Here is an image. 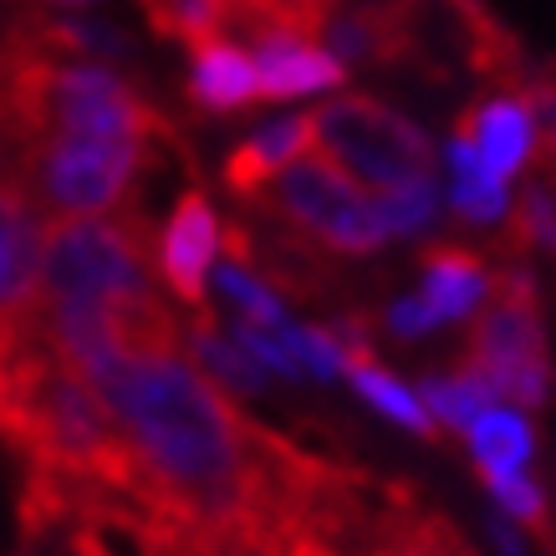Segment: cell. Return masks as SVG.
<instances>
[{
  "label": "cell",
  "instance_id": "9",
  "mask_svg": "<svg viewBox=\"0 0 556 556\" xmlns=\"http://www.w3.org/2000/svg\"><path fill=\"white\" fill-rule=\"evenodd\" d=\"M455 134H465L480 153V164H485L501 185L516 179V174L536 159V118H531V108L521 98H510V92H495V98H480L475 108H465L455 123Z\"/></svg>",
  "mask_w": 556,
  "mask_h": 556
},
{
  "label": "cell",
  "instance_id": "21",
  "mask_svg": "<svg viewBox=\"0 0 556 556\" xmlns=\"http://www.w3.org/2000/svg\"><path fill=\"white\" fill-rule=\"evenodd\" d=\"M485 490L501 501L506 521L526 526L531 536H541L546 546H556V526H552V506H546V490L531 480V475H485Z\"/></svg>",
  "mask_w": 556,
  "mask_h": 556
},
{
  "label": "cell",
  "instance_id": "4",
  "mask_svg": "<svg viewBox=\"0 0 556 556\" xmlns=\"http://www.w3.org/2000/svg\"><path fill=\"white\" fill-rule=\"evenodd\" d=\"M159 149L164 143H138V138H31L16 149V179L31 189L36 210L47 219L113 215L128 204Z\"/></svg>",
  "mask_w": 556,
  "mask_h": 556
},
{
  "label": "cell",
  "instance_id": "16",
  "mask_svg": "<svg viewBox=\"0 0 556 556\" xmlns=\"http://www.w3.org/2000/svg\"><path fill=\"white\" fill-rule=\"evenodd\" d=\"M470 439V455H475V470L480 480L485 475H521L536 455V434H531V424L516 414V408H485L480 419L465 429Z\"/></svg>",
  "mask_w": 556,
  "mask_h": 556
},
{
  "label": "cell",
  "instance_id": "17",
  "mask_svg": "<svg viewBox=\"0 0 556 556\" xmlns=\"http://www.w3.org/2000/svg\"><path fill=\"white\" fill-rule=\"evenodd\" d=\"M450 174H455L450 204H455L459 219H470V225H495V219H506V210H510L506 185L480 164V153H475V143L465 134L450 138Z\"/></svg>",
  "mask_w": 556,
  "mask_h": 556
},
{
  "label": "cell",
  "instance_id": "18",
  "mask_svg": "<svg viewBox=\"0 0 556 556\" xmlns=\"http://www.w3.org/2000/svg\"><path fill=\"white\" fill-rule=\"evenodd\" d=\"M189 348H194V357H204L210 378H215L225 393H245V399H251V393H266V368H261L236 338L219 332L215 312H194V321H189Z\"/></svg>",
  "mask_w": 556,
  "mask_h": 556
},
{
  "label": "cell",
  "instance_id": "3",
  "mask_svg": "<svg viewBox=\"0 0 556 556\" xmlns=\"http://www.w3.org/2000/svg\"><path fill=\"white\" fill-rule=\"evenodd\" d=\"M306 128H312V153L327 159L338 174H348L372 200L434 185V143H429V134L414 128L404 113H393L388 102L342 92V98L312 108Z\"/></svg>",
  "mask_w": 556,
  "mask_h": 556
},
{
  "label": "cell",
  "instance_id": "24",
  "mask_svg": "<svg viewBox=\"0 0 556 556\" xmlns=\"http://www.w3.org/2000/svg\"><path fill=\"white\" fill-rule=\"evenodd\" d=\"M378 204V219H383V230L388 240L393 236H414V230H424L429 219H434V185H424V189H399V194H383V200H372Z\"/></svg>",
  "mask_w": 556,
  "mask_h": 556
},
{
  "label": "cell",
  "instance_id": "10",
  "mask_svg": "<svg viewBox=\"0 0 556 556\" xmlns=\"http://www.w3.org/2000/svg\"><path fill=\"white\" fill-rule=\"evenodd\" d=\"M332 56L353 62H408L419 51V0H372L353 16L332 21Z\"/></svg>",
  "mask_w": 556,
  "mask_h": 556
},
{
  "label": "cell",
  "instance_id": "15",
  "mask_svg": "<svg viewBox=\"0 0 556 556\" xmlns=\"http://www.w3.org/2000/svg\"><path fill=\"white\" fill-rule=\"evenodd\" d=\"M342 372L353 378V388L368 399L383 419H393V424H404V429H414L419 439H439V429H434V419L424 414V404H419V393L414 388H404L393 372L372 357V348H342Z\"/></svg>",
  "mask_w": 556,
  "mask_h": 556
},
{
  "label": "cell",
  "instance_id": "22",
  "mask_svg": "<svg viewBox=\"0 0 556 556\" xmlns=\"http://www.w3.org/2000/svg\"><path fill=\"white\" fill-rule=\"evenodd\" d=\"M531 245L556 255V194L541 185L526 189L510 215V251H531Z\"/></svg>",
  "mask_w": 556,
  "mask_h": 556
},
{
  "label": "cell",
  "instance_id": "25",
  "mask_svg": "<svg viewBox=\"0 0 556 556\" xmlns=\"http://www.w3.org/2000/svg\"><path fill=\"white\" fill-rule=\"evenodd\" d=\"M388 327H393V338L414 342V338H429L439 321L429 317V312H424L419 296H408V302H393V306H388Z\"/></svg>",
  "mask_w": 556,
  "mask_h": 556
},
{
  "label": "cell",
  "instance_id": "8",
  "mask_svg": "<svg viewBox=\"0 0 556 556\" xmlns=\"http://www.w3.org/2000/svg\"><path fill=\"white\" fill-rule=\"evenodd\" d=\"M219 251V215L204 200V189H185L174 204L169 225L159 236V276L164 287L185 306L204 312V291H210V261Z\"/></svg>",
  "mask_w": 556,
  "mask_h": 556
},
{
  "label": "cell",
  "instance_id": "27",
  "mask_svg": "<svg viewBox=\"0 0 556 556\" xmlns=\"http://www.w3.org/2000/svg\"><path fill=\"white\" fill-rule=\"evenodd\" d=\"M291 5H302L306 16H317V21H327V11L338 5V0H291Z\"/></svg>",
  "mask_w": 556,
  "mask_h": 556
},
{
  "label": "cell",
  "instance_id": "14",
  "mask_svg": "<svg viewBox=\"0 0 556 556\" xmlns=\"http://www.w3.org/2000/svg\"><path fill=\"white\" fill-rule=\"evenodd\" d=\"M189 98L210 108V113H236L245 102H255V62L240 41H204L194 47L189 62Z\"/></svg>",
  "mask_w": 556,
  "mask_h": 556
},
{
  "label": "cell",
  "instance_id": "26",
  "mask_svg": "<svg viewBox=\"0 0 556 556\" xmlns=\"http://www.w3.org/2000/svg\"><path fill=\"white\" fill-rule=\"evenodd\" d=\"M490 541H495L506 556H526V541H521V531H516L510 521H490Z\"/></svg>",
  "mask_w": 556,
  "mask_h": 556
},
{
  "label": "cell",
  "instance_id": "19",
  "mask_svg": "<svg viewBox=\"0 0 556 556\" xmlns=\"http://www.w3.org/2000/svg\"><path fill=\"white\" fill-rule=\"evenodd\" d=\"M419 404L424 414L434 419V429H455V434H465L485 408H495V393H490L475 372H429L419 383Z\"/></svg>",
  "mask_w": 556,
  "mask_h": 556
},
{
  "label": "cell",
  "instance_id": "28",
  "mask_svg": "<svg viewBox=\"0 0 556 556\" xmlns=\"http://www.w3.org/2000/svg\"><path fill=\"white\" fill-rule=\"evenodd\" d=\"M67 5H83V0H67Z\"/></svg>",
  "mask_w": 556,
  "mask_h": 556
},
{
  "label": "cell",
  "instance_id": "12",
  "mask_svg": "<svg viewBox=\"0 0 556 556\" xmlns=\"http://www.w3.org/2000/svg\"><path fill=\"white\" fill-rule=\"evenodd\" d=\"M251 62H255V98L266 102L327 92V87H342V77H348V67L332 51H321L317 41H261Z\"/></svg>",
  "mask_w": 556,
  "mask_h": 556
},
{
  "label": "cell",
  "instance_id": "13",
  "mask_svg": "<svg viewBox=\"0 0 556 556\" xmlns=\"http://www.w3.org/2000/svg\"><path fill=\"white\" fill-rule=\"evenodd\" d=\"M306 153H312V128H306V118H281V123H270V128H261V134H251L225 159V185L251 204L276 174H287Z\"/></svg>",
  "mask_w": 556,
  "mask_h": 556
},
{
  "label": "cell",
  "instance_id": "5",
  "mask_svg": "<svg viewBox=\"0 0 556 556\" xmlns=\"http://www.w3.org/2000/svg\"><path fill=\"white\" fill-rule=\"evenodd\" d=\"M465 372H475L495 399L521 408H541L552 399V353H546V321L541 291L526 266H506L490 276V296L465 342Z\"/></svg>",
  "mask_w": 556,
  "mask_h": 556
},
{
  "label": "cell",
  "instance_id": "2",
  "mask_svg": "<svg viewBox=\"0 0 556 556\" xmlns=\"http://www.w3.org/2000/svg\"><path fill=\"white\" fill-rule=\"evenodd\" d=\"M149 296H159V287L149 276V225L138 210L47 219V240H41V302L47 306L118 312Z\"/></svg>",
  "mask_w": 556,
  "mask_h": 556
},
{
  "label": "cell",
  "instance_id": "20",
  "mask_svg": "<svg viewBox=\"0 0 556 556\" xmlns=\"http://www.w3.org/2000/svg\"><path fill=\"white\" fill-rule=\"evenodd\" d=\"M159 36L185 41L189 51L225 36V0H138Z\"/></svg>",
  "mask_w": 556,
  "mask_h": 556
},
{
  "label": "cell",
  "instance_id": "1",
  "mask_svg": "<svg viewBox=\"0 0 556 556\" xmlns=\"http://www.w3.org/2000/svg\"><path fill=\"white\" fill-rule=\"evenodd\" d=\"M153 521L270 556L306 521L338 459L270 434L179 348H128L92 378Z\"/></svg>",
  "mask_w": 556,
  "mask_h": 556
},
{
  "label": "cell",
  "instance_id": "6",
  "mask_svg": "<svg viewBox=\"0 0 556 556\" xmlns=\"http://www.w3.org/2000/svg\"><path fill=\"white\" fill-rule=\"evenodd\" d=\"M251 204L270 210L287 225V236L312 240L332 255H372L388 240L378 204L317 153H306L287 174H276Z\"/></svg>",
  "mask_w": 556,
  "mask_h": 556
},
{
  "label": "cell",
  "instance_id": "11",
  "mask_svg": "<svg viewBox=\"0 0 556 556\" xmlns=\"http://www.w3.org/2000/svg\"><path fill=\"white\" fill-rule=\"evenodd\" d=\"M419 266H424L419 302L434 321H459V317H470V312L485 306L490 270L475 251L450 245V240H434V245H424L419 251Z\"/></svg>",
  "mask_w": 556,
  "mask_h": 556
},
{
  "label": "cell",
  "instance_id": "7",
  "mask_svg": "<svg viewBox=\"0 0 556 556\" xmlns=\"http://www.w3.org/2000/svg\"><path fill=\"white\" fill-rule=\"evenodd\" d=\"M41 240L47 215L16 174H0V321L31 317L41 302Z\"/></svg>",
  "mask_w": 556,
  "mask_h": 556
},
{
  "label": "cell",
  "instance_id": "23",
  "mask_svg": "<svg viewBox=\"0 0 556 556\" xmlns=\"http://www.w3.org/2000/svg\"><path fill=\"white\" fill-rule=\"evenodd\" d=\"M134 541H138V556H251V552L219 546V541H204L194 531H179V526H164V521L143 526Z\"/></svg>",
  "mask_w": 556,
  "mask_h": 556
}]
</instances>
